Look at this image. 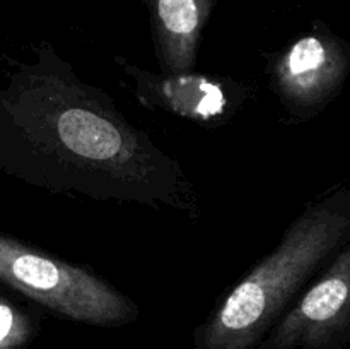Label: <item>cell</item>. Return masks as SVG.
<instances>
[{
	"label": "cell",
	"mask_w": 350,
	"mask_h": 349,
	"mask_svg": "<svg viewBox=\"0 0 350 349\" xmlns=\"http://www.w3.org/2000/svg\"><path fill=\"white\" fill-rule=\"evenodd\" d=\"M349 72V53L338 41L308 34L273 60L270 75L284 108L304 122L340 94Z\"/></svg>",
	"instance_id": "obj_5"
},
{
	"label": "cell",
	"mask_w": 350,
	"mask_h": 349,
	"mask_svg": "<svg viewBox=\"0 0 350 349\" xmlns=\"http://www.w3.org/2000/svg\"><path fill=\"white\" fill-rule=\"evenodd\" d=\"M0 109L7 164L33 187L197 212L178 161L50 47L14 75Z\"/></svg>",
	"instance_id": "obj_1"
},
{
	"label": "cell",
	"mask_w": 350,
	"mask_h": 349,
	"mask_svg": "<svg viewBox=\"0 0 350 349\" xmlns=\"http://www.w3.org/2000/svg\"><path fill=\"white\" fill-rule=\"evenodd\" d=\"M129 77L133 92L147 108H157L185 120L215 127L226 123L246 98L241 84L231 79L205 74H154L137 67L125 58H115Z\"/></svg>",
	"instance_id": "obj_6"
},
{
	"label": "cell",
	"mask_w": 350,
	"mask_h": 349,
	"mask_svg": "<svg viewBox=\"0 0 350 349\" xmlns=\"http://www.w3.org/2000/svg\"><path fill=\"white\" fill-rule=\"evenodd\" d=\"M0 279L60 318L123 327L139 317L133 300L92 270L0 236Z\"/></svg>",
	"instance_id": "obj_3"
},
{
	"label": "cell",
	"mask_w": 350,
	"mask_h": 349,
	"mask_svg": "<svg viewBox=\"0 0 350 349\" xmlns=\"http://www.w3.org/2000/svg\"><path fill=\"white\" fill-rule=\"evenodd\" d=\"M350 245L345 243L253 349H347Z\"/></svg>",
	"instance_id": "obj_4"
},
{
	"label": "cell",
	"mask_w": 350,
	"mask_h": 349,
	"mask_svg": "<svg viewBox=\"0 0 350 349\" xmlns=\"http://www.w3.org/2000/svg\"><path fill=\"white\" fill-rule=\"evenodd\" d=\"M40 331L34 315L0 300V349H26Z\"/></svg>",
	"instance_id": "obj_7"
},
{
	"label": "cell",
	"mask_w": 350,
	"mask_h": 349,
	"mask_svg": "<svg viewBox=\"0 0 350 349\" xmlns=\"http://www.w3.org/2000/svg\"><path fill=\"white\" fill-rule=\"evenodd\" d=\"M350 243V190L311 202L193 332V349H253L332 257Z\"/></svg>",
	"instance_id": "obj_2"
}]
</instances>
